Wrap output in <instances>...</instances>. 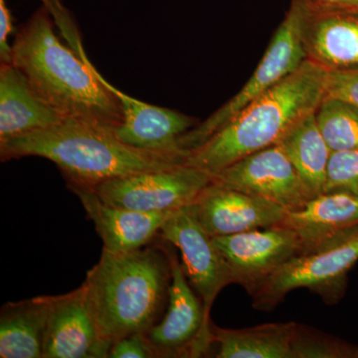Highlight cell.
Returning <instances> with one entry per match:
<instances>
[{
    "instance_id": "6da1fadb",
    "label": "cell",
    "mask_w": 358,
    "mask_h": 358,
    "mask_svg": "<svg viewBox=\"0 0 358 358\" xmlns=\"http://www.w3.org/2000/svg\"><path fill=\"white\" fill-rule=\"evenodd\" d=\"M11 45V63L66 120L114 129L121 103L96 78L74 20L60 0H42Z\"/></svg>"
},
{
    "instance_id": "7a4b0ae2",
    "label": "cell",
    "mask_w": 358,
    "mask_h": 358,
    "mask_svg": "<svg viewBox=\"0 0 358 358\" xmlns=\"http://www.w3.org/2000/svg\"><path fill=\"white\" fill-rule=\"evenodd\" d=\"M171 282V259L164 247L126 253L103 249L83 282L101 338L112 348L129 334H148L167 307Z\"/></svg>"
},
{
    "instance_id": "3957f363",
    "label": "cell",
    "mask_w": 358,
    "mask_h": 358,
    "mask_svg": "<svg viewBox=\"0 0 358 358\" xmlns=\"http://www.w3.org/2000/svg\"><path fill=\"white\" fill-rule=\"evenodd\" d=\"M38 157L60 169L67 186H94L120 176L164 171L182 157L148 152L120 141L112 129L66 120L52 128L0 141L1 162Z\"/></svg>"
},
{
    "instance_id": "277c9868",
    "label": "cell",
    "mask_w": 358,
    "mask_h": 358,
    "mask_svg": "<svg viewBox=\"0 0 358 358\" xmlns=\"http://www.w3.org/2000/svg\"><path fill=\"white\" fill-rule=\"evenodd\" d=\"M327 71L310 60L247 106L186 155V166L214 176L247 155L274 145L294 124L317 110Z\"/></svg>"
},
{
    "instance_id": "5b68a950",
    "label": "cell",
    "mask_w": 358,
    "mask_h": 358,
    "mask_svg": "<svg viewBox=\"0 0 358 358\" xmlns=\"http://www.w3.org/2000/svg\"><path fill=\"white\" fill-rule=\"evenodd\" d=\"M310 6V0H292L288 13L247 83L222 107L179 138L181 150L189 152L199 148L247 106L289 76L307 60L303 31Z\"/></svg>"
},
{
    "instance_id": "8992f818",
    "label": "cell",
    "mask_w": 358,
    "mask_h": 358,
    "mask_svg": "<svg viewBox=\"0 0 358 358\" xmlns=\"http://www.w3.org/2000/svg\"><path fill=\"white\" fill-rule=\"evenodd\" d=\"M357 261L358 233L329 248L294 257L252 294V305L265 312L274 310L289 292L301 288L319 294L327 305H336Z\"/></svg>"
},
{
    "instance_id": "52a82bcc",
    "label": "cell",
    "mask_w": 358,
    "mask_h": 358,
    "mask_svg": "<svg viewBox=\"0 0 358 358\" xmlns=\"http://www.w3.org/2000/svg\"><path fill=\"white\" fill-rule=\"evenodd\" d=\"M212 181L210 174L180 164L103 181L92 189L106 203L145 213H169L192 204Z\"/></svg>"
},
{
    "instance_id": "ba28073f",
    "label": "cell",
    "mask_w": 358,
    "mask_h": 358,
    "mask_svg": "<svg viewBox=\"0 0 358 358\" xmlns=\"http://www.w3.org/2000/svg\"><path fill=\"white\" fill-rule=\"evenodd\" d=\"M167 249L171 282L166 315L148 331L157 357H200L212 345V322L205 317L202 301L188 282L178 255Z\"/></svg>"
},
{
    "instance_id": "9c48e42d",
    "label": "cell",
    "mask_w": 358,
    "mask_h": 358,
    "mask_svg": "<svg viewBox=\"0 0 358 358\" xmlns=\"http://www.w3.org/2000/svg\"><path fill=\"white\" fill-rule=\"evenodd\" d=\"M212 181L279 205L299 210L315 195L278 145L237 160L212 176Z\"/></svg>"
},
{
    "instance_id": "30bf717a",
    "label": "cell",
    "mask_w": 358,
    "mask_h": 358,
    "mask_svg": "<svg viewBox=\"0 0 358 358\" xmlns=\"http://www.w3.org/2000/svg\"><path fill=\"white\" fill-rule=\"evenodd\" d=\"M212 240L229 268L233 284L243 287L250 296L278 268L301 254L298 235L279 224Z\"/></svg>"
},
{
    "instance_id": "8fae6325",
    "label": "cell",
    "mask_w": 358,
    "mask_h": 358,
    "mask_svg": "<svg viewBox=\"0 0 358 358\" xmlns=\"http://www.w3.org/2000/svg\"><path fill=\"white\" fill-rule=\"evenodd\" d=\"M159 236L180 251L183 271L202 301L205 317L211 320L214 301L226 286L233 284L229 268L212 237L201 227L190 205L173 211Z\"/></svg>"
},
{
    "instance_id": "7c38bea8",
    "label": "cell",
    "mask_w": 358,
    "mask_h": 358,
    "mask_svg": "<svg viewBox=\"0 0 358 358\" xmlns=\"http://www.w3.org/2000/svg\"><path fill=\"white\" fill-rule=\"evenodd\" d=\"M96 78L121 103L124 119L113 129L122 143L138 150L173 155L185 159L188 152L181 150L178 140L183 134L199 124V120L178 110L141 102L115 88L91 64Z\"/></svg>"
},
{
    "instance_id": "4fadbf2b",
    "label": "cell",
    "mask_w": 358,
    "mask_h": 358,
    "mask_svg": "<svg viewBox=\"0 0 358 358\" xmlns=\"http://www.w3.org/2000/svg\"><path fill=\"white\" fill-rule=\"evenodd\" d=\"M192 206L209 236L238 234L278 225L286 210L279 205L211 181Z\"/></svg>"
},
{
    "instance_id": "5bb4252c",
    "label": "cell",
    "mask_w": 358,
    "mask_h": 358,
    "mask_svg": "<svg viewBox=\"0 0 358 358\" xmlns=\"http://www.w3.org/2000/svg\"><path fill=\"white\" fill-rule=\"evenodd\" d=\"M110 350L98 333L83 284L50 296L43 358H106Z\"/></svg>"
},
{
    "instance_id": "9a60e30c",
    "label": "cell",
    "mask_w": 358,
    "mask_h": 358,
    "mask_svg": "<svg viewBox=\"0 0 358 358\" xmlns=\"http://www.w3.org/2000/svg\"><path fill=\"white\" fill-rule=\"evenodd\" d=\"M279 225L293 230L301 254L329 248L358 233V197L343 192L322 193L299 210L286 211Z\"/></svg>"
},
{
    "instance_id": "2e32d148",
    "label": "cell",
    "mask_w": 358,
    "mask_h": 358,
    "mask_svg": "<svg viewBox=\"0 0 358 358\" xmlns=\"http://www.w3.org/2000/svg\"><path fill=\"white\" fill-rule=\"evenodd\" d=\"M303 41L308 60L327 72L358 69V9L329 8L312 2Z\"/></svg>"
},
{
    "instance_id": "e0dca14e",
    "label": "cell",
    "mask_w": 358,
    "mask_h": 358,
    "mask_svg": "<svg viewBox=\"0 0 358 358\" xmlns=\"http://www.w3.org/2000/svg\"><path fill=\"white\" fill-rule=\"evenodd\" d=\"M79 197L87 215L93 221L103 249L126 253L148 246L159 235L169 213H145L106 203L92 188L68 186Z\"/></svg>"
},
{
    "instance_id": "ac0fdd59",
    "label": "cell",
    "mask_w": 358,
    "mask_h": 358,
    "mask_svg": "<svg viewBox=\"0 0 358 358\" xmlns=\"http://www.w3.org/2000/svg\"><path fill=\"white\" fill-rule=\"evenodd\" d=\"M66 121L45 103L13 63L0 64V141L52 128Z\"/></svg>"
},
{
    "instance_id": "d6986e66",
    "label": "cell",
    "mask_w": 358,
    "mask_h": 358,
    "mask_svg": "<svg viewBox=\"0 0 358 358\" xmlns=\"http://www.w3.org/2000/svg\"><path fill=\"white\" fill-rule=\"evenodd\" d=\"M301 324L273 322L241 329L212 324V345L218 358H296Z\"/></svg>"
},
{
    "instance_id": "ffe728a7",
    "label": "cell",
    "mask_w": 358,
    "mask_h": 358,
    "mask_svg": "<svg viewBox=\"0 0 358 358\" xmlns=\"http://www.w3.org/2000/svg\"><path fill=\"white\" fill-rule=\"evenodd\" d=\"M50 296L10 301L0 313V357L43 358Z\"/></svg>"
},
{
    "instance_id": "44dd1931",
    "label": "cell",
    "mask_w": 358,
    "mask_h": 358,
    "mask_svg": "<svg viewBox=\"0 0 358 358\" xmlns=\"http://www.w3.org/2000/svg\"><path fill=\"white\" fill-rule=\"evenodd\" d=\"M275 145L284 150L313 194H322L331 150L320 133L315 112L294 124Z\"/></svg>"
},
{
    "instance_id": "7402d4cb",
    "label": "cell",
    "mask_w": 358,
    "mask_h": 358,
    "mask_svg": "<svg viewBox=\"0 0 358 358\" xmlns=\"http://www.w3.org/2000/svg\"><path fill=\"white\" fill-rule=\"evenodd\" d=\"M315 115L331 152L358 150L357 108L345 101L324 96Z\"/></svg>"
},
{
    "instance_id": "603a6c76",
    "label": "cell",
    "mask_w": 358,
    "mask_h": 358,
    "mask_svg": "<svg viewBox=\"0 0 358 358\" xmlns=\"http://www.w3.org/2000/svg\"><path fill=\"white\" fill-rule=\"evenodd\" d=\"M331 192L358 197V150L331 152L324 193Z\"/></svg>"
},
{
    "instance_id": "cb8c5ba5",
    "label": "cell",
    "mask_w": 358,
    "mask_h": 358,
    "mask_svg": "<svg viewBox=\"0 0 358 358\" xmlns=\"http://www.w3.org/2000/svg\"><path fill=\"white\" fill-rule=\"evenodd\" d=\"M324 96L345 101L358 109V69L327 72Z\"/></svg>"
},
{
    "instance_id": "d4e9b609",
    "label": "cell",
    "mask_w": 358,
    "mask_h": 358,
    "mask_svg": "<svg viewBox=\"0 0 358 358\" xmlns=\"http://www.w3.org/2000/svg\"><path fill=\"white\" fill-rule=\"evenodd\" d=\"M155 348L145 333L129 334L115 341L110 348L109 358H155Z\"/></svg>"
},
{
    "instance_id": "484cf974",
    "label": "cell",
    "mask_w": 358,
    "mask_h": 358,
    "mask_svg": "<svg viewBox=\"0 0 358 358\" xmlns=\"http://www.w3.org/2000/svg\"><path fill=\"white\" fill-rule=\"evenodd\" d=\"M13 31V15L6 6V0H0V61L11 63V48L8 36Z\"/></svg>"
},
{
    "instance_id": "4316f807",
    "label": "cell",
    "mask_w": 358,
    "mask_h": 358,
    "mask_svg": "<svg viewBox=\"0 0 358 358\" xmlns=\"http://www.w3.org/2000/svg\"><path fill=\"white\" fill-rule=\"evenodd\" d=\"M315 6L329 8L358 9V0H312Z\"/></svg>"
}]
</instances>
